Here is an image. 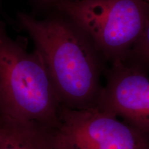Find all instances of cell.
<instances>
[{"mask_svg":"<svg viewBox=\"0 0 149 149\" xmlns=\"http://www.w3.org/2000/svg\"><path fill=\"white\" fill-rule=\"evenodd\" d=\"M144 1H146V2H148V3H149V0H144Z\"/></svg>","mask_w":149,"mask_h":149,"instance_id":"cell-9","label":"cell"},{"mask_svg":"<svg viewBox=\"0 0 149 149\" xmlns=\"http://www.w3.org/2000/svg\"><path fill=\"white\" fill-rule=\"evenodd\" d=\"M124 61L149 72V18L140 37Z\"/></svg>","mask_w":149,"mask_h":149,"instance_id":"cell-7","label":"cell"},{"mask_svg":"<svg viewBox=\"0 0 149 149\" xmlns=\"http://www.w3.org/2000/svg\"><path fill=\"white\" fill-rule=\"evenodd\" d=\"M44 61L0 22V113L3 122L55 130L61 110Z\"/></svg>","mask_w":149,"mask_h":149,"instance_id":"cell-2","label":"cell"},{"mask_svg":"<svg viewBox=\"0 0 149 149\" xmlns=\"http://www.w3.org/2000/svg\"><path fill=\"white\" fill-rule=\"evenodd\" d=\"M96 109L117 117L149 139V72L126 61L111 64Z\"/></svg>","mask_w":149,"mask_h":149,"instance_id":"cell-5","label":"cell"},{"mask_svg":"<svg viewBox=\"0 0 149 149\" xmlns=\"http://www.w3.org/2000/svg\"><path fill=\"white\" fill-rule=\"evenodd\" d=\"M17 21L42 57L61 107L96 109L104 60L82 31L61 14L40 19L21 13Z\"/></svg>","mask_w":149,"mask_h":149,"instance_id":"cell-1","label":"cell"},{"mask_svg":"<svg viewBox=\"0 0 149 149\" xmlns=\"http://www.w3.org/2000/svg\"><path fill=\"white\" fill-rule=\"evenodd\" d=\"M42 1H44V3H55L56 5L57 4V3L61 2V1H64V0H42Z\"/></svg>","mask_w":149,"mask_h":149,"instance_id":"cell-8","label":"cell"},{"mask_svg":"<svg viewBox=\"0 0 149 149\" xmlns=\"http://www.w3.org/2000/svg\"><path fill=\"white\" fill-rule=\"evenodd\" d=\"M53 138L57 149H149L146 136L97 109L61 107Z\"/></svg>","mask_w":149,"mask_h":149,"instance_id":"cell-4","label":"cell"},{"mask_svg":"<svg viewBox=\"0 0 149 149\" xmlns=\"http://www.w3.org/2000/svg\"><path fill=\"white\" fill-rule=\"evenodd\" d=\"M56 6L111 64L125 60L149 18L144 0H64Z\"/></svg>","mask_w":149,"mask_h":149,"instance_id":"cell-3","label":"cell"},{"mask_svg":"<svg viewBox=\"0 0 149 149\" xmlns=\"http://www.w3.org/2000/svg\"><path fill=\"white\" fill-rule=\"evenodd\" d=\"M0 127H1V124H0Z\"/></svg>","mask_w":149,"mask_h":149,"instance_id":"cell-10","label":"cell"},{"mask_svg":"<svg viewBox=\"0 0 149 149\" xmlns=\"http://www.w3.org/2000/svg\"><path fill=\"white\" fill-rule=\"evenodd\" d=\"M53 131L35 124L3 121L0 127V149H57Z\"/></svg>","mask_w":149,"mask_h":149,"instance_id":"cell-6","label":"cell"}]
</instances>
